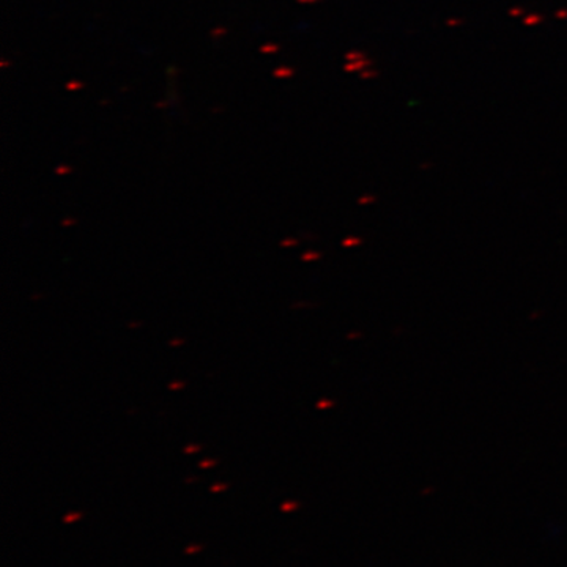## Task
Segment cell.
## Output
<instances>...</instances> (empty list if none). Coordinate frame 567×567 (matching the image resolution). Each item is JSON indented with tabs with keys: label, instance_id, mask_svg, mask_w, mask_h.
Here are the masks:
<instances>
[{
	"label": "cell",
	"instance_id": "cell-2",
	"mask_svg": "<svg viewBox=\"0 0 567 567\" xmlns=\"http://www.w3.org/2000/svg\"><path fill=\"white\" fill-rule=\"evenodd\" d=\"M200 546L186 548V554H194V551L200 550Z\"/></svg>",
	"mask_w": 567,
	"mask_h": 567
},
{
	"label": "cell",
	"instance_id": "cell-1",
	"mask_svg": "<svg viewBox=\"0 0 567 567\" xmlns=\"http://www.w3.org/2000/svg\"><path fill=\"white\" fill-rule=\"evenodd\" d=\"M78 518H80V514H71V516L65 518V522L78 520Z\"/></svg>",
	"mask_w": 567,
	"mask_h": 567
},
{
	"label": "cell",
	"instance_id": "cell-3",
	"mask_svg": "<svg viewBox=\"0 0 567 567\" xmlns=\"http://www.w3.org/2000/svg\"><path fill=\"white\" fill-rule=\"evenodd\" d=\"M293 507H295V506L292 505V503H287V505H286V506H282V511L293 509Z\"/></svg>",
	"mask_w": 567,
	"mask_h": 567
}]
</instances>
